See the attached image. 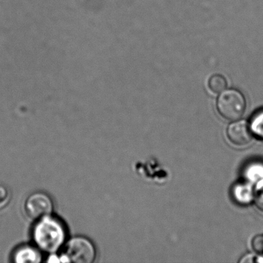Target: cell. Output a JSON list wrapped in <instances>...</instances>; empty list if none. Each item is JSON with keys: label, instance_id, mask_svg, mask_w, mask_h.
<instances>
[{"label": "cell", "instance_id": "3957f363", "mask_svg": "<svg viewBox=\"0 0 263 263\" xmlns=\"http://www.w3.org/2000/svg\"><path fill=\"white\" fill-rule=\"evenodd\" d=\"M66 257L75 263H91L95 261L96 250L91 241L83 237H76L67 243Z\"/></svg>", "mask_w": 263, "mask_h": 263}, {"label": "cell", "instance_id": "5bb4252c", "mask_svg": "<svg viewBox=\"0 0 263 263\" xmlns=\"http://www.w3.org/2000/svg\"><path fill=\"white\" fill-rule=\"evenodd\" d=\"M241 262H252V261H263V258L261 256H255V255H252V254H249V255H246L243 257L241 260Z\"/></svg>", "mask_w": 263, "mask_h": 263}, {"label": "cell", "instance_id": "ba28073f", "mask_svg": "<svg viewBox=\"0 0 263 263\" xmlns=\"http://www.w3.org/2000/svg\"><path fill=\"white\" fill-rule=\"evenodd\" d=\"M14 261L16 262H40L41 255L33 248L23 247L15 253Z\"/></svg>", "mask_w": 263, "mask_h": 263}, {"label": "cell", "instance_id": "30bf717a", "mask_svg": "<svg viewBox=\"0 0 263 263\" xmlns=\"http://www.w3.org/2000/svg\"><path fill=\"white\" fill-rule=\"evenodd\" d=\"M207 86L212 93H220L227 88L228 81L223 75L215 73L209 77Z\"/></svg>", "mask_w": 263, "mask_h": 263}, {"label": "cell", "instance_id": "8992f818", "mask_svg": "<svg viewBox=\"0 0 263 263\" xmlns=\"http://www.w3.org/2000/svg\"><path fill=\"white\" fill-rule=\"evenodd\" d=\"M232 200L239 205H248L254 199V189L251 183L245 181L233 184L231 189Z\"/></svg>", "mask_w": 263, "mask_h": 263}, {"label": "cell", "instance_id": "7a4b0ae2", "mask_svg": "<svg viewBox=\"0 0 263 263\" xmlns=\"http://www.w3.org/2000/svg\"><path fill=\"white\" fill-rule=\"evenodd\" d=\"M217 110L224 119L235 121L241 118L246 111V100L238 89L226 88L219 93L216 102Z\"/></svg>", "mask_w": 263, "mask_h": 263}, {"label": "cell", "instance_id": "5b68a950", "mask_svg": "<svg viewBox=\"0 0 263 263\" xmlns=\"http://www.w3.org/2000/svg\"><path fill=\"white\" fill-rule=\"evenodd\" d=\"M226 135L229 141L236 146L247 145L252 138L249 124L244 121H235L229 124Z\"/></svg>", "mask_w": 263, "mask_h": 263}, {"label": "cell", "instance_id": "9c48e42d", "mask_svg": "<svg viewBox=\"0 0 263 263\" xmlns=\"http://www.w3.org/2000/svg\"><path fill=\"white\" fill-rule=\"evenodd\" d=\"M249 128L253 136L263 141V108L254 114L250 120Z\"/></svg>", "mask_w": 263, "mask_h": 263}, {"label": "cell", "instance_id": "277c9868", "mask_svg": "<svg viewBox=\"0 0 263 263\" xmlns=\"http://www.w3.org/2000/svg\"><path fill=\"white\" fill-rule=\"evenodd\" d=\"M24 209L29 218L41 220L51 213L53 203L47 194L36 192L27 198Z\"/></svg>", "mask_w": 263, "mask_h": 263}, {"label": "cell", "instance_id": "8fae6325", "mask_svg": "<svg viewBox=\"0 0 263 263\" xmlns=\"http://www.w3.org/2000/svg\"><path fill=\"white\" fill-rule=\"evenodd\" d=\"M255 205L261 212H263V180L257 183L256 187L254 189V199Z\"/></svg>", "mask_w": 263, "mask_h": 263}, {"label": "cell", "instance_id": "4fadbf2b", "mask_svg": "<svg viewBox=\"0 0 263 263\" xmlns=\"http://www.w3.org/2000/svg\"><path fill=\"white\" fill-rule=\"evenodd\" d=\"M9 198L8 190L4 186L0 185V206L3 205Z\"/></svg>", "mask_w": 263, "mask_h": 263}, {"label": "cell", "instance_id": "7c38bea8", "mask_svg": "<svg viewBox=\"0 0 263 263\" xmlns=\"http://www.w3.org/2000/svg\"><path fill=\"white\" fill-rule=\"evenodd\" d=\"M252 247L256 253L263 255V235L254 237L252 241Z\"/></svg>", "mask_w": 263, "mask_h": 263}, {"label": "cell", "instance_id": "6da1fadb", "mask_svg": "<svg viewBox=\"0 0 263 263\" xmlns=\"http://www.w3.org/2000/svg\"><path fill=\"white\" fill-rule=\"evenodd\" d=\"M64 226L55 218L47 216L40 220L33 229V240L41 250L55 252L64 244Z\"/></svg>", "mask_w": 263, "mask_h": 263}, {"label": "cell", "instance_id": "52a82bcc", "mask_svg": "<svg viewBox=\"0 0 263 263\" xmlns=\"http://www.w3.org/2000/svg\"><path fill=\"white\" fill-rule=\"evenodd\" d=\"M245 181L251 183H258L263 180V161L253 160L246 164L241 171Z\"/></svg>", "mask_w": 263, "mask_h": 263}]
</instances>
